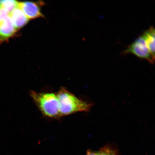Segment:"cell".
Returning a JSON list of instances; mask_svg holds the SVG:
<instances>
[{"instance_id":"6da1fadb","label":"cell","mask_w":155,"mask_h":155,"mask_svg":"<svg viewBox=\"0 0 155 155\" xmlns=\"http://www.w3.org/2000/svg\"><path fill=\"white\" fill-rule=\"evenodd\" d=\"M57 95L61 116L78 112L88 111L92 106L91 104L78 98L64 88L60 89Z\"/></svg>"},{"instance_id":"277c9868","label":"cell","mask_w":155,"mask_h":155,"mask_svg":"<svg viewBox=\"0 0 155 155\" xmlns=\"http://www.w3.org/2000/svg\"><path fill=\"white\" fill-rule=\"evenodd\" d=\"M43 4L41 2H19L18 7L28 19H34L43 17L41 11Z\"/></svg>"},{"instance_id":"9c48e42d","label":"cell","mask_w":155,"mask_h":155,"mask_svg":"<svg viewBox=\"0 0 155 155\" xmlns=\"http://www.w3.org/2000/svg\"><path fill=\"white\" fill-rule=\"evenodd\" d=\"M0 4L9 13L18 6L19 2L13 0L0 1Z\"/></svg>"},{"instance_id":"3957f363","label":"cell","mask_w":155,"mask_h":155,"mask_svg":"<svg viewBox=\"0 0 155 155\" xmlns=\"http://www.w3.org/2000/svg\"><path fill=\"white\" fill-rule=\"evenodd\" d=\"M124 53L133 54L140 59L147 60L152 64L154 63L155 57H153L147 48L142 36L139 37L129 46Z\"/></svg>"},{"instance_id":"8992f818","label":"cell","mask_w":155,"mask_h":155,"mask_svg":"<svg viewBox=\"0 0 155 155\" xmlns=\"http://www.w3.org/2000/svg\"><path fill=\"white\" fill-rule=\"evenodd\" d=\"M9 15L17 30L23 28L28 22L29 19L18 6L11 12Z\"/></svg>"},{"instance_id":"5b68a950","label":"cell","mask_w":155,"mask_h":155,"mask_svg":"<svg viewBox=\"0 0 155 155\" xmlns=\"http://www.w3.org/2000/svg\"><path fill=\"white\" fill-rule=\"evenodd\" d=\"M17 30L9 15L0 20V42L8 40L14 36Z\"/></svg>"},{"instance_id":"ba28073f","label":"cell","mask_w":155,"mask_h":155,"mask_svg":"<svg viewBox=\"0 0 155 155\" xmlns=\"http://www.w3.org/2000/svg\"><path fill=\"white\" fill-rule=\"evenodd\" d=\"M86 155H119L117 150L111 147L106 146L98 151L89 150Z\"/></svg>"},{"instance_id":"7a4b0ae2","label":"cell","mask_w":155,"mask_h":155,"mask_svg":"<svg viewBox=\"0 0 155 155\" xmlns=\"http://www.w3.org/2000/svg\"><path fill=\"white\" fill-rule=\"evenodd\" d=\"M30 95L35 104L44 115L50 118L61 117L59 102L57 94L32 91Z\"/></svg>"},{"instance_id":"52a82bcc","label":"cell","mask_w":155,"mask_h":155,"mask_svg":"<svg viewBox=\"0 0 155 155\" xmlns=\"http://www.w3.org/2000/svg\"><path fill=\"white\" fill-rule=\"evenodd\" d=\"M144 40L147 47L155 57V29L151 27L141 35Z\"/></svg>"}]
</instances>
